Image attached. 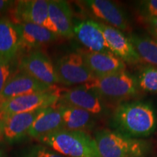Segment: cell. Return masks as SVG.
Wrapping results in <instances>:
<instances>
[{
  "label": "cell",
  "mask_w": 157,
  "mask_h": 157,
  "mask_svg": "<svg viewBox=\"0 0 157 157\" xmlns=\"http://www.w3.org/2000/svg\"><path fill=\"white\" fill-rule=\"evenodd\" d=\"M112 124L117 132L141 139L154 132L157 125L156 113L150 103L143 101L124 102L115 108Z\"/></svg>",
  "instance_id": "6da1fadb"
},
{
  "label": "cell",
  "mask_w": 157,
  "mask_h": 157,
  "mask_svg": "<svg viewBox=\"0 0 157 157\" xmlns=\"http://www.w3.org/2000/svg\"><path fill=\"white\" fill-rule=\"evenodd\" d=\"M38 140L65 157H101L95 139L85 132L63 129Z\"/></svg>",
  "instance_id": "7a4b0ae2"
},
{
  "label": "cell",
  "mask_w": 157,
  "mask_h": 157,
  "mask_svg": "<svg viewBox=\"0 0 157 157\" xmlns=\"http://www.w3.org/2000/svg\"><path fill=\"white\" fill-rule=\"evenodd\" d=\"M94 139L101 157H146L151 150L150 144L146 140L116 130L100 129Z\"/></svg>",
  "instance_id": "3957f363"
},
{
  "label": "cell",
  "mask_w": 157,
  "mask_h": 157,
  "mask_svg": "<svg viewBox=\"0 0 157 157\" xmlns=\"http://www.w3.org/2000/svg\"><path fill=\"white\" fill-rule=\"evenodd\" d=\"M84 87L95 93L103 101H124L140 93L137 78L124 71L103 76H95L84 84Z\"/></svg>",
  "instance_id": "277c9868"
},
{
  "label": "cell",
  "mask_w": 157,
  "mask_h": 157,
  "mask_svg": "<svg viewBox=\"0 0 157 157\" xmlns=\"http://www.w3.org/2000/svg\"><path fill=\"white\" fill-rule=\"evenodd\" d=\"M60 96V90L57 87L48 91L17 96L0 103V112L5 118L16 113L45 109L58 103Z\"/></svg>",
  "instance_id": "5b68a950"
},
{
  "label": "cell",
  "mask_w": 157,
  "mask_h": 157,
  "mask_svg": "<svg viewBox=\"0 0 157 157\" xmlns=\"http://www.w3.org/2000/svg\"><path fill=\"white\" fill-rule=\"evenodd\" d=\"M59 83L82 86L95 78L79 52H71L57 60L54 65Z\"/></svg>",
  "instance_id": "8992f818"
},
{
  "label": "cell",
  "mask_w": 157,
  "mask_h": 157,
  "mask_svg": "<svg viewBox=\"0 0 157 157\" xmlns=\"http://www.w3.org/2000/svg\"><path fill=\"white\" fill-rule=\"evenodd\" d=\"M14 24L31 23L42 25L58 35L56 29L49 16L48 0H21L17 1L10 10Z\"/></svg>",
  "instance_id": "52a82bcc"
},
{
  "label": "cell",
  "mask_w": 157,
  "mask_h": 157,
  "mask_svg": "<svg viewBox=\"0 0 157 157\" xmlns=\"http://www.w3.org/2000/svg\"><path fill=\"white\" fill-rule=\"evenodd\" d=\"M85 9L99 22L121 31L129 32L130 25L127 15L119 6L108 0H86L81 2Z\"/></svg>",
  "instance_id": "ba28073f"
},
{
  "label": "cell",
  "mask_w": 157,
  "mask_h": 157,
  "mask_svg": "<svg viewBox=\"0 0 157 157\" xmlns=\"http://www.w3.org/2000/svg\"><path fill=\"white\" fill-rule=\"evenodd\" d=\"M19 68L23 73L48 86H56L59 83L54 65L41 51H33L23 57L20 61Z\"/></svg>",
  "instance_id": "9c48e42d"
},
{
  "label": "cell",
  "mask_w": 157,
  "mask_h": 157,
  "mask_svg": "<svg viewBox=\"0 0 157 157\" xmlns=\"http://www.w3.org/2000/svg\"><path fill=\"white\" fill-rule=\"evenodd\" d=\"M98 23L111 53L125 63L136 65L141 63L142 60L129 37L119 29L99 21Z\"/></svg>",
  "instance_id": "30bf717a"
},
{
  "label": "cell",
  "mask_w": 157,
  "mask_h": 157,
  "mask_svg": "<svg viewBox=\"0 0 157 157\" xmlns=\"http://www.w3.org/2000/svg\"><path fill=\"white\" fill-rule=\"evenodd\" d=\"M44 109L19 113L3 118L0 123L2 136L10 144L23 140L28 135L33 123Z\"/></svg>",
  "instance_id": "8fae6325"
},
{
  "label": "cell",
  "mask_w": 157,
  "mask_h": 157,
  "mask_svg": "<svg viewBox=\"0 0 157 157\" xmlns=\"http://www.w3.org/2000/svg\"><path fill=\"white\" fill-rule=\"evenodd\" d=\"M59 101L85 110L95 117L105 114L107 110L105 102L97 94L82 85L66 90Z\"/></svg>",
  "instance_id": "7c38bea8"
},
{
  "label": "cell",
  "mask_w": 157,
  "mask_h": 157,
  "mask_svg": "<svg viewBox=\"0 0 157 157\" xmlns=\"http://www.w3.org/2000/svg\"><path fill=\"white\" fill-rule=\"evenodd\" d=\"M56 87V86L43 84L29 74L21 72L10 77L5 84L0 93V103L17 96L41 93Z\"/></svg>",
  "instance_id": "4fadbf2b"
},
{
  "label": "cell",
  "mask_w": 157,
  "mask_h": 157,
  "mask_svg": "<svg viewBox=\"0 0 157 157\" xmlns=\"http://www.w3.org/2000/svg\"><path fill=\"white\" fill-rule=\"evenodd\" d=\"M95 76H103L126 71L127 65L111 52L78 51Z\"/></svg>",
  "instance_id": "5bb4252c"
},
{
  "label": "cell",
  "mask_w": 157,
  "mask_h": 157,
  "mask_svg": "<svg viewBox=\"0 0 157 157\" xmlns=\"http://www.w3.org/2000/svg\"><path fill=\"white\" fill-rule=\"evenodd\" d=\"M74 34L76 39L88 51L111 52L98 21L84 20L74 23Z\"/></svg>",
  "instance_id": "9a60e30c"
},
{
  "label": "cell",
  "mask_w": 157,
  "mask_h": 157,
  "mask_svg": "<svg viewBox=\"0 0 157 157\" xmlns=\"http://www.w3.org/2000/svg\"><path fill=\"white\" fill-rule=\"evenodd\" d=\"M49 16L58 35L66 39L74 37L73 12L69 4L63 0H49Z\"/></svg>",
  "instance_id": "2e32d148"
},
{
  "label": "cell",
  "mask_w": 157,
  "mask_h": 157,
  "mask_svg": "<svg viewBox=\"0 0 157 157\" xmlns=\"http://www.w3.org/2000/svg\"><path fill=\"white\" fill-rule=\"evenodd\" d=\"M58 103L45 108L38 116L29 129V137L39 140L46 135L63 129L61 112Z\"/></svg>",
  "instance_id": "e0dca14e"
},
{
  "label": "cell",
  "mask_w": 157,
  "mask_h": 157,
  "mask_svg": "<svg viewBox=\"0 0 157 157\" xmlns=\"http://www.w3.org/2000/svg\"><path fill=\"white\" fill-rule=\"evenodd\" d=\"M20 39V46L36 48L57 40L58 36L42 25L31 23L15 24Z\"/></svg>",
  "instance_id": "ac0fdd59"
},
{
  "label": "cell",
  "mask_w": 157,
  "mask_h": 157,
  "mask_svg": "<svg viewBox=\"0 0 157 157\" xmlns=\"http://www.w3.org/2000/svg\"><path fill=\"white\" fill-rule=\"evenodd\" d=\"M64 129L85 132L93 129L96 123L95 117L88 111L58 101Z\"/></svg>",
  "instance_id": "d6986e66"
},
{
  "label": "cell",
  "mask_w": 157,
  "mask_h": 157,
  "mask_svg": "<svg viewBox=\"0 0 157 157\" xmlns=\"http://www.w3.org/2000/svg\"><path fill=\"white\" fill-rule=\"evenodd\" d=\"M19 47V36L15 24L7 17H0V58L10 62Z\"/></svg>",
  "instance_id": "ffe728a7"
},
{
  "label": "cell",
  "mask_w": 157,
  "mask_h": 157,
  "mask_svg": "<svg viewBox=\"0 0 157 157\" xmlns=\"http://www.w3.org/2000/svg\"><path fill=\"white\" fill-rule=\"evenodd\" d=\"M129 39L141 60L157 67V40L137 34L129 35Z\"/></svg>",
  "instance_id": "44dd1931"
},
{
  "label": "cell",
  "mask_w": 157,
  "mask_h": 157,
  "mask_svg": "<svg viewBox=\"0 0 157 157\" xmlns=\"http://www.w3.org/2000/svg\"><path fill=\"white\" fill-rule=\"evenodd\" d=\"M140 90L148 93H157V67L146 65L141 68L137 77Z\"/></svg>",
  "instance_id": "7402d4cb"
},
{
  "label": "cell",
  "mask_w": 157,
  "mask_h": 157,
  "mask_svg": "<svg viewBox=\"0 0 157 157\" xmlns=\"http://www.w3.org/2000/svg\"><path fill=\"white\" fill-rule=\"evenodd\" d=\"M21 157H65L43 144L28 147L22 152Z\"/></svg>",
  "instance_id": "603a6c76"
},
{
  "label": "cell",
  "mask_w": 157,
  "mask_h": 157,
  "mask_svg": "<svg viewBox=\"0 0 157 157\" xmlns=\"http://www.w3.org/2000/svg\"><path fill=\"white\" fill-rule=\"evenodd\" d=\"M139 11L141 17L157 18V0H146L140 2Z\"/></svg>",
  "instance_id": "cb8c5ba5"
},
{
  "label": "cell",
  "mask_w": 157,
  "mask_h": 157,
  "mask_svg": "<svg viewBox=\"0 0 157 157\" xmlns=\"http://www.w3.org/2000/svg\"><path fill=\"white\" fill-rule=\"evenodd\" d=\"M10 66L9 62L0 58V93L10 78Z\"/></svg>",
  "instance_id": "d4e9b609"
},
{
  "label": "cell",
  "mask_w": 157,
  "mask_h": 157,
  "mask_svg": "<svg viewBox=\"0 0 157 157\" xmlns=\"http://www.w3.org/2000/svg\"><path fill=\"white\" fill-rule=\"evenodd\" d=\"M140 21H142L145 28L148 31L149 34L157 40V18L156 17H141Z\"/></svg>",
  "instance_id": "484cf974"
},
{
  "label": "cell",
  "mask_w": 157,
  "mask_h": 157,
  "mask_svg": "<svg viewBox=\"0 0 157 157\" xmlns=\"http://www.w3.org/2000/svg\"><path fill=\"white\" fill-rule=\"evenodd\" d=\"M16 1H10V0H0V15L10 12L14 7Z\"/></svg>",
  "instance_id": "4316f807"
},
{
  "label": "cell",
  "mask_w": 157,
  "mask_h": 157,
  "mask_svg": "<svg viewBox=\"0 0 157 157\" xmlns=\"http://www.w3.org/2000/svg\"><path fill=\"white\" fill-rule=\"evenodd\" d=\"M0 157H5V152H4L3 149L1 148V146H0Z\"/></svg>",
  "instance_id": "83f0119b"
},
{
  "label": "cell",
  "mask_w": 157,
  "mask_h": 157,
  "mask_svg": "<svg viewBox=\"0 0 157 157\" xmlns=\"http://www.w3.org/2000/svg\"><path fill=\"white\" fill-rule=\"evenodd\" d=\"M2 119H3L2 115V113H1V112H0V123H1V121H2Z\"/></svg>",
  "instance_id": "f1b7e54d"
},
{
  "label": "cell",
  "mask_w": 157,
  "mask_h": 157,
  "mask_svg": "<svg viewBox=\"0 0 157 157\" xmlns=\"http://www.w3.org/2000/svg\"><path fill=\"white\" fill-rule=\"evenodd\" d=\"M2 136V132H1V128H0V137Z\"/></svg>",
  "instance_id": "f546056e"
}]
</instances>
